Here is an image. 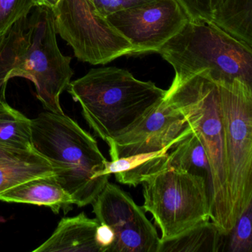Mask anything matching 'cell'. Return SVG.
<instances>
[{
	"label": "cell",
	"mask_w": 252,
	"mask_h": 252,
	"mask_svg": "<svg viewBox=\"0 0 252 252\" xmlns=\"http://www.w3.org/2000/svg\"><path fill=\"white\" fill-rule=\"evenodd\" d=\"M70 63L71 58L59 48L52 10L36 7L0 42V100L6 101L8 81L23 77L34 84L38 99L47 111L64 113L60 96L73 76Z\"/></svg>",
	"instance_id": "obj_1"
},
{
	"label": "cell",
	"mask_w": 252,
	"mask_h": 252,
	"mask_svg": "<svg viewBox=\"0 0 252 252\" xmlns=\"http://www.w3.org/2000/svg\"><path fill=\"white\" fill-rule=\"evenodd\" d=\"M32 144L79 207L92 204L108 182L107 160L96 140L64 113L47 111L32 119Z\"/></svg>",
	"instance_id": "obj_2"
},
{
	"label": "cell",
	"mask_w": 252,
	"mask_h": 252,
	"mask_svg": "<svg viewBox=\"0 0 252 252\" xmlns=\"http://www.w3.org/2000/svg\"><path fill=\"white\" fill-rule=\"evenodd\" d=\"M67 90L80 104L87 123L107 144L139 124L166 93L115 67L91 69L70 82Z\"/></svg>",
	"instance_id": "obj_3"
},
{
	"label": "cell",
	"mask_w": 252,
	"mask_h": 252,
	"mask_svg": "<svg viewBox=\"0 0 252 252\" xmlns=\"http://www.w3.org/2000/svg\"><path fill=\"white\" fill-rule=\"evenodd\" d=\"M163 99L177 109L198 135L211 166V220L226 235L233 228L227 178L223 115L218 84L204 75L172 81Z\"/></svg>",
	"instance_id": "obj_4"
},
{
	"label": "cell",
	"mask_w": 252,
	"mask_h": 252,
	"mask_svg": "<svg viewBox=\"0 0 252 252\" xmlns=\"http://www.w3.org/2000/svg\"><path fill=\"white\" fill-rule=\"evenodd\" d=\"M158 53L173 67V80L202 74L218 85L239 80L252 88V48L212 22L189 20Z\"/></svg>",
	"instance_id": "obj_5"
},
{
	"label": "cell",
	"mask_w": 252,
	"mask_h": 252,
	"mask_svg": "<svg viewBox=\"0 0 252 252\" xmlns=\"http://www.w3.org/2000/svg\"><path fill=\"white\" fill-rule=\"evenodd\" d=\"M142 185V207L160 229V243L211 219L210 194L202 177L168 167Z\"/></svg>",
	"instance_id": "obj_6"
},
{
	"label": "cell",
	"mask_w": 252,
	"mask_h": 252,
	"mask_svg": "<svg viewBox=\"0 0 252 252\" xmlns=\"http://www.w3.org/2000/svg\"><path fill=\"white\" fill-rule=\"evenodd\" d=\"M218 87L225 127L227 178L234 227L252 203V88L239 80Z\"/></svg>",
	"instance_id": "obj_7"
},
{
	"label": "cell",
	"mask_w": 252,
	"mask_h": 252,
	"mask_svg": "<svg viewBox=\"0 0 252 252\" xmlns=\"http://www.w3.org/2000/svg\"><path fill=\"white\" fill-rule=\"evenodd\" d=\"M57 33L76 58L94 65L132 55V44L101 15L92 0H61L52 10Z\"/></svg>",
	"instance_id": "obj_8"
},
{
	"label": "cell",
	"mask_w": 252,
	"mask_h": 252,
	"mask_svg": "<svg viewBox=\"0 0 252 252\" xmlns=\"http://www.w3.org/2000/svg\"><path fill=\"white\" fill-rule=\"evenodd\" d=\"M92 204L98 222L109 225L114 232L109 252H158L157 229L143 207L119 186L108 181Z\"/></svg>",
	"instance_id": "obj_9"
},
{
	"label": "cell",
	"mask_w": 252,
	"mask_h": 252,
	"mask_svg": "<svg viewBox=\"0 0 252 252\" xmlns=\"http://www.w3.org/2000/svg\"><path fill=\"white\" fill-rule=\"evenodd\" d=\"M106 18L132 44L133 55L158 52L189 20L177 0H156Z\"/></svg>",
	"instance_id": "obj_10"
},
{
	"label": "cell",
	"mask_w": 252,
	"mask_h": 252,
	"mask_svg": "<svg viewBox=\"0 0 252 252\" xmlns=\"http://www.w3.org/2000/svg\"><path fill=\"white\" fill-rule=\"evenodd\" d=\"M191 131L183 115L163 99L136 126L107 143L111 160L173 147Z\"/></svg>",
	"instance_id": "obj_11"
},
{
	"label": "cell",
	"mask_w": 252,
	"mask_h": 252,
	"mask_svg": "<svg viewBox=\"0 0 252 252\" xmlns=\"http://www.w3.org/2000/svg\"><path fill=\"white\" fill-rule=\"evenodd\" d=\"M54 174L51 163L33 147L0 144V194L31 180Z\"/></svg>",
	"instance_id": "obj_12"
},
{
	"label": "cell",
	"mask_w": 252,
	"mask_h": 252,
	"mask_svg": "<svg viewBox=\"0 0 252 252\" xmlns=\"http://www.w3.org/2000/svg\"><path fill=\"white\" fill-rule=\"evenodd\" d=\"M99 222L85 212L60 221L51 237L33 252H101L96 241Z\"/></svg>",
	"instance_id": "obj_13"
},
{
	"label": "cell",
	"mask_w": 252,
	"mask_h": 252,
	"mask_svg": "<svg viewBox=\"0 0 252 252\" xmlns=\"http://www.w3.org/2000/svg\"><path fill=\"white\" fill-rule=\"evenodd\" d=\"M0 200L7 203H27L49 207L54 213L71 209L73 202L54 175L34 178L7 190L0 194Z\"/></svg>",
	"instance_id": "obj_14"
},
{
	"label": "cell",
	"mask_w": 252,
	"mask_h": 252,
	"mask_svg": "<svg viewBox=\"0 0 252 252\" xmlns=\"http://www.w3.org/2000/svg\"><path fill=\"white\" fill-rule=\"evenodd\" d=\"M172 147L107 160L104 173L110 176L114 175L120 184L136 187L150 177L169 167V150Z\"/></svg>",
	"instance_id": "obj_15"
},
{
	"label": "cell",
	"mask_w": 252,
	"mask_h": 252,
	"mask_svg": "<svg viewBox=\"0 0 252 252\" xmlns=\"http://www.w3.org/2000/svg\"><path fill=\"white\" fill-rule=\"evenodd\" d=\"M169 167L173 169L202 177L209 189L212 205L213 197L212 170L203 144L194 129L169 150Z\"/></svg>",
	"instance_id": "obj_16"
},
{
	"label": "cell",
	"mask_w": 252,
	"mask_h": 252,
	"mask_svg": "<svg viewBox=\"0 0 252 252\" xmlns=\"http://www.w3.org/2000/svg\"><path fill=\"white\" fill-rule=\"evenodd\" d=\"M225 237L216 224L206 221L176 238L160 243L158 252H222Z\"/></svg>",
	"instance_id": "obj_17"
},
{
	"label": "cell",
	"mask_w": 252,
	"mask_h": 252,
	"mask_svg": "<svg viewBox=\"0 0 252 252\" xmlns=\"http://www.w3.org/2000/svg\"><path fill=\"white\" fill-rule=\"evenodd\" d=\"M212 23L252 48V0H226L213 14Z\"/></svg>",
	"instance_id": "obj_18"
},
{
	"label": "cell",
	"mask_w": 252,
	"mask_h": 252,
	"mask_svg": "<svg viewBox=\"0 0 252 252\" xmlns=\"http://www.w3.org/2000/svg\"><path fill=\"white\" fill-rule=\"evenodd\" d=\"M0 144L32 148V119L0 100Z\"/></svg>",
	"instance_id": "obj_19"
},
{
	"label": "cell",
	"mask_w": 252,
	"mask_h": 252,
	"mask_svg": "<svg viewBox=\"0 0 252 252\" xmlns=\"http://www.w3.org/2000/svg\"><path fill=\"white\" fill-rule=\"evenodd\" d=\"M252 203L225 235L222 252H252Z\"/></svg>",
	"instance_id": "obj_20"
},
{
	"label": "cell",
	"mask_w": 252,
	"mask_h": 252,
	"mask_svg": "<svg viewBox=\"0 0 252 252\" xmlns=\"http://www.w3.org/2000/svg\"><path fill=\"white\" fill-rule=\"evenodd\" d=\"M39 6H45L42 0H0V42L17 22Z\"/></svg>",
	"instance_id": "obj_21"
},
{
	"label": "cell",
	"mask_w": 252,
	"mask_h": 252,
	"mask_svg": "<svg viewBox=\"0 0 252 252\" xmlns=\"http://www.w3.org/2000/svg\"><path fill=\"white\" fill-rule=\"evenodd\" d=\"M190 21L212 22L213 17L211 0H177Z\"/></svg>",
	"instance_id": "obj_22"
},
{
	"label": "cell",
	"mask_w": 252,
	"mask_h": 252,
	"mask_svg": "<svg viewBox=\"0 0 252 252\" xmlns=\"http://www.w3.org/2000/svg\"><path fill=\"white\" fill-rule=\"evenodd\" d=\"M95 8L101 15L107 17L109 14L122 10L132 8L137 5L154 2L156 0H92Z\"/></svg>",
	"instance_id": "obj_23"
},
{
	"label": "cell",
	"mask_w": 252,
	"mask_h": 252,
	"mask_svg": "<svg viewBox=\"0 0 252 252\" xmlns=\"http://www.w3.org/2000/svg\"><path fill=\"white\" fill-rule=\"evenodd\" d=\"M114 240L113 229L106 224L99 223L96 230V241L101 252H109Z\"/></svg>",
	"instance_id": "obj_24"
},
{
	"label": "cell",
	"mask_w": 252,
	"mask_h": 252,
	"mask_svg": "<svg viewBox=\"0 0 252 252\" xmlns=\"http://www.w3.org/2000/svg\"><path fill=\"white\" fill-rule=\"evenodd\" d=\"M225 2H226V0H211L213 14L217 10L219 9Z\"/></svg>",
	"instance_id": "obj_25"
},
{
	"label": "cell",
	"mask_w": 252,
	"mask_h": 252,
	"mask_svg": "<svg viewBox=\"0 0 252 252\" xmlns=\"http://www.w3.org/2000/svg\"><path fill=\"white\" fill-rule=\"evenodd\" d=\"M42 1H43L45 7L53 10L60 3L61 0H42Z\"/></svg>",
	"instance_id": "obj_26"
}]
</instances>
